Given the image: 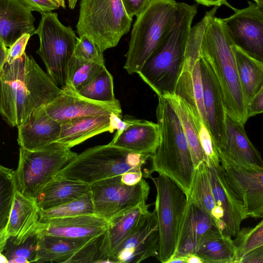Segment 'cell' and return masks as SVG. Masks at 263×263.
Segmentation results:
<instances>
[{"mask_svg": "<svg viewBox=\"0 0 263 263\" xmlns=\"http://www.w3.org/2000/svg\"><path fill=\"white\" fill-rule=\"evenodd\" d=\"M61 89L30 55L24 53L0 70V114L18 126L35 109L54 100Z\"/></svg>", "mask_w": 263, "mask_h": 263, "instance_id": "obj_1", "label": "cell"}, {"mask_svg": "<svg viewBox=\"0 0 263 263\" xmlns=\"http://www.w3.org/2000/svg\"><path fill=\"white\" fill-rule=\"evenodd\" d=\"M158 97L156 117L160 140L151 160L149 178L155 172L166 176L182 190L187 201L195 169L177 115L163 96Z\"/></svg>", "mask_w": 263, "mask_h": 263, "instance_id": "obj_2", "label": "cell"}, {"mask_svg": "<svg viewBox=\"0 0 263 263\" xmlns=\"http://www.w3.org/2000/svg\"><path fill=\"white\" fill-rule=\"evenodd\" d=\"M197 7V4L177 3L176 22L173 29L138 73L158 97L175 91Z\"/></svg>", "mask_w": 263, "mask_h": 263, "instance_id": "obj_3", "label": "cell"}, {"mask_svg": "<svg viewBox=\"0 0 263 263\" xmlns=\"http://www.w3.org/2000/svg\"><path fill=\"white\" fill-rule=\"evenodd\" d=\"M234 45L213 14L203 32L200 55L211 66L222 92L226 114L245 125L248 120L237 71Z\"/></svg>", "mask_w": 263, "mask_h": 263, "instance_id": "obj_4", "label": "cell"}, {"mask_svg": "<svg viewBox=\"0 0 263 263\" xmlns=\"http://www.w3.org/2000/svg\"><path fill=\"white\" fill-rule=\"evenodd\" d=\"M153 156L133 152L110 143L86 149L78 154L55 175L90 184L129 171L141 172L149 178L144 167Z\"/></svg>", "mask_w": 263, "mask_h": 263, "instance_id": "obj_5", "label": "cell"}, {"mask_svg": "<svg viewBox=\"0 0 263 263\" xmlns=\"http://www.w3.org/2000/svg\"><path fill=\"white\" fill-rule=\"evenodd\" d=\"M175 0H151L138 15L131 31L124 68L138 73L173 29L177 16Z\"/></svg>", "mask_w": 263, "mask_h": 263, "instance_id": "obj_6", "label": "cell"}, {"mask_svg": "<svg viewBox=\"0 0 263 263\" xmlns=\"http://www.w3.org/2000/svg\"><path fill=\"white\" fill-rule=\"evenodd\" d=\"M132 21L121 0H81L77 33L91 38L104 52L118 44Z\"/></svg>", "mask_w": 263, "mask_h": 263, "instance_id": "obj_7", "label": "cell"}, {"mask_svg": "<svg viewBox=\"0 0 263 263\" xmlns=\"http://www.w3.org/2000/svg\"><path fill=\"white\" fill-rule=\"evenodd\" d=\"M77 155L71 148L57 142L34 150L20 147L18 166L15 171L17 191L35 199L42 188Z\"/></svg>", "mask_w": 263, "mask_h": 263, "instance_id": "obj_8", "label": "cell"}, {"mask_svg": "<svg viewBox=\"0 0 263 263\" xmlns=\"http://www.w3.org/2000/svg\"><path fill=\"white\" fill-rule=\"evenodd\" d=\"M41 14L35 32L40 40L36 53L44 62L47 73L62 89L66 86L68 67L78 37L70 26L61 23L57 13L50 11Z\"/></svg>", "mask_w": 263, "mask_h": 263, "instance_id": "obj_9", "label": "cell"}, {"mask_svg": "<svg viewBox=\"0 0 263 263\" xmlns=\"http://www.w3.org/2000/svg\"><path fill=\"white\" fill-rule=\"evenodd\" d=\"M156 189L155 211L159 236L157 258L162 263L173 255L177 245L179 227L187 200L182 190L170 178L159 174L149 177Z\"/></svg>", "mask_w": 263, "mask_h": 263, "instance_id": "obj_10", "label": "cell"}, {"mask_svg": "<svg viewBox=\"0 0 263 263\" xmlns=\"http://www.w3.org/2000/svg\"><path fill=\"white\" fill-rule=\"evenodd\" d=\"M106 231L99 236L88 238L36 234V262H108Z\"/></svg>", "mask_w": 263, "mask_h": 263, "instance_id": "obj_11", "label": "cell"}, {"mask_svg": "<svg viewBox=\"0 0 263 263\" xmlns=\"http://www.w3.org/2000/svg\"><path fill=\"white\" fill-rule=\"evenodd\" d=\"M89 186L94 214L108 222L146 202L150 191V186L144 178L138 183L129 185L122 182L121 175L99 180Z\"/></svg>", "mask_w": 263, "mask_h": 263, "instance_id": "obj_12", "label": "cell"}, {"mask_svg": "<svg viewBox=\"0 0 263 263\" xmlns=\"http://www.w3.org/2000/svg\"><path fill=\"white\" fill-rule=\"evenodd\" d=\"M225 18H218L224 30L239 48L263 61V9L254 3Z\"/></svg>", "mask_w": 263, "mask_h": 263, "instance_id": "obj_13", "label": "cell"}, {"mask_svg": "<svg viewBox=\"0 0 263 263\" xmlns=\"http://www.w3.org/2000/svg\"><path fill=\"white\" fill-rule=\"evenodd\" d=\"M229 187L248 217H263V167L246 166L219 156Z\"/></svg>", "mask_w": 263, "mask_h": 263, "instance_id": "obj_14", "label": "cell"}, {"mask_svg": "<svg viewBox=\"0 0 263 263\" xmlns=\"http://www.w3.org/2000/svg\"><path fill=\"white\" fill-rule=\"evenodd\" d=\"M159 236L155 210L142 214L128 236L115 250L109 262L138 263L151 257H157Z\"/></svg>", "mask_w": 263, "mask_h": 263, "instance_id": "obj_15", "label": "cell"}, {"mask_svg": "<svg viewBox=\"0 0 263 263\" xmlns=\"http://www.w3.org/2000/svg\"><path fill=\"white\" fill-rule=\"evenodd\" d=\"M44 108L51 117L61 123L78 118L112 114L122 117V112L118 100L111 102L94 101L68 86L61 89L59 95Z\"/></svg>", "mask_w": 263, "mask_h": 263, "instance_id": "obj_16", "label": "cell"}, {"mask_svg": "<svg viewBox=\"0 0 263 263\" xmlns=\"http://www.w3.org/2000/svg\"><path fill=\"white\" fill-rule=\"evenodd\" d=\"M217 150L219 156L237 164L263 167L261 155L250 140L244 126L226 112L223 132Z\"/></svg>", "mask_w": 263, "mask_h": 263, "instance_id": "obj_17", "label": "cell"}, {"mask_svg": "<svg viewBox=\"0 0 263 263\" xmlns=\"http://www.w3.org/2000/svg\"><path fill=\"white\" fill-rule=\"evenodd\" d=\"M108 222L95 214L40 219L35 232L72 238H93L103 234Z\"/></svg>", "mask_w": 263, "mask_h": 263, "instance_id": "obj_18", "label": "cell"}, {"mask_svg": "<svg viewBox=\"0 0 263 263\" xmlns=\"http://www.w3.org/2000/svg\"><path fill=\"white\" fill-rule=\"evenodd\" d=\"M17 127L20 147L34 150L56 142L61 124L51 117L43 106L34 110Z\"/></svg>", "mask_w": 263, "mask_h": 263, "instance_id": "obj_19", "label": "cell"}, {"mask_svg": "<svg viewBox=\"0 0 263 263\" xmlns=\"http://www.w3.org/2000/svg\"><path fill=\"white\" fill-rule=\"evenodd\" d=\"M199 64L208 129L217 148L223 132L226 114L223 97L211 66L201 55Z\"/></svg>", "mask_w": 263, "mask_h": 263, "instance_id": "obj_20", "label": "cell"}, {"mask_svg": "<svg viewBox=\"0 0 263 263\" xmlns=\"http://www.w3.org/2000/svg\"><path fill=\"white\" fill-rule=\"evenodd\" d=\"M212 192L216 204L223 211V233L235 237L242 221L248 217L242 204L236 198L228 185L221 164L209 167Z\"/></svg>", "mask_w": 263, "mask_h": 263, "instance_id": "obj_21", "label": "cell"}, {"mask_svg": "<svg viewBox=\"0 0 263 263\" xmlns=\"http://www.w3.org/2000/svg\"><path fill=\"white\" fill-rule=\"evenodd\" d=\"M213 228L216 227L210 216L196 205L187 201L179 227L176 249L172 256L196 254L203 237Z\"/></svg>", "mask_w": 263, "mask_h": 263, "instance_id": "obj_22", "label": "cell"}, {"mask_svg": "<svg viewBox=\"0 0 263 263\" xmlns=\"http://www.w3.org/2000/svg\"><path fill=\"white\" fill-rule=\"evenodd\" d=\"M31 12L21 0H0V39L7 48L24 34H35Z\"/></svg>", "mask_w": 263, "mask_h": 263, "instance_id": "obj_23", "label": "cell"}, {"mask_svg": "<svg viewBox=\"0 0 263 263\" xmlns=\"http://www.w3.org/2000/svg\"><path fill=\"white\" fill-rule=\"evenodd\" d=\"M129 126L110 144L126 150L153 156L160 140L157 123L128 117Z\"/></svg>", "mask_w": 263, "mask_h": 263, "instance_id": "obj_24", "label": "cell"}, {"mask_svg": "<svg viewBox=\"0 0 263 263\" xmlns=\"http://www.w3.org/2000/svg\"><path fill=\"white\" fill-rule=\"evenodd\" d=\"M40 209L34 199L16 191L8 221L7 235L20 243L35 232L39 221Z\"/></svg>", "mask_w": 263, "mask_h": 263, "instance_id": "obj_25", "label": "cell"}, {"mask_svg": "<svg viewBox=\"0 0 263 263\" xmlns=\"http://www.w3.org/2000/svg\"><path fill=\"white\" fill-rule=\"evenodd\" d=\"M110 116H87L63 122L57 142L71 148L104 132L112 133Z\"/></svg>", "mask_w": 263, "mask_h": 263, "instance_id": "obj_26", "label": "cell"}, {"mask_svg": "<svg viewBox=\"0 0 263 263\" xmlns=\"http://www.w3.org/2000/svg\"><path fill=\"white\" fill-rule=\"evenodd\" d=\"M90 192L89 184L54 176L35 198L40 210H46L74 200Z\"/></svg>", "mask_w": 263, "mask_h": 263, "instance_id": "obj_27", "label": "cell"}, {"mask_svg": "<svg viewBox=\"0 0 263 263\" xmlns=\"http://www.w3.org/2000/svg\"><path fill=\"white\" fill-rule=\"evenodd\" d=\"M205 212L211 218L214 226L223 232V211L216 204L212 192L210 170L205 162L195 171L190 197L188 199Z\"/></svg>", "mask_w": 263, "mask_h": 263, "instance_id": "obj_28", "label": "cell"}, {"mask_svg": "<svg viewBox=\"0 0 263 263\" xmlns=\"http://www.w3.org/2000/svg\"><path fill=\"white\" fill-rule=\"evenodd\" d=\"M163 96L168 102L178 118L194 168L196 169L201 163L205 162V156L199 139L197 124V121L201 120L196 118L190 105L176 93H166Z\"/></svg>", "mask_w": 263, "mask_h": 263, "instance_id": "obj_29", "label": "cell"}, {"mask_svg": "<svg viewBox=\"0 0 263 263\" xmlns=\"http://www.w3.org/2000/svg\"><path fill=\"white\" fill-rule=\"evenodd\" d=\"M237 71L246 107L263 87V62L234 45Z\"/></svg>", "mask_w": 263, "mask_h": 263, "instance_id": "obj_30", "label": "cell"}, {"mask_svg": "<svg viewBox=\"0 0 263 263\" xmlns=\"http://www.w3.org/2000/svg\"><path fill=\"white\" fill-rule=\"evenodd\" d=\"M216 228L203 237L196 254L203 263H234L235 250L233 239Z\"/></svg>", "mask_w": 263, "mask_h": 263, "instance_id": "obj_31", "label": "cell"}, {"mask_svg": "<svg viewBox=\"0 0 263 263\" xmlns=\"http://www.w3.org/2000/svg\"><path fill=\"white\" fill-rule=\"evenodd\" d=\"M148 207L146 202L141 203L108 222L106 242L108 262L112 252L131 233L142 214L148 211Z\"/></svg>", "mask_w": 263, "mask_h": 263, "instance_id": "obj_32", "label": "cell"}, {"mask_svg": "<svg viewBox=\"0 0 263 263\" xmlns=\"http://www.w3.org/2000/svg\"><path fill=\"white\" fill-rule=\"evenodd\" d=\"M17 191L15 171L0 164V254L8 238L7 229Z\"/></svg>", "mask_w": 263, "mask_h": 263, "instance_id": "obj_33", "label": "cell"}, {"mask_svg": "<svg viewBox=\"0 0 263 263\" xmlns=\"http://www.w3.org/2000/svg\"><path fill=\"white\" fill-rule=\"evenodd\" d=\"M106 68L105 63L80 59L74 55L67 70L66 86L78 91Z\"/></svg>", "mask_w": 263, "mask_h": 263, "instance_id": "obj_34", "label": "cell"}, {"mask_svg": "<svg viewBox=\"0 0 263 263\" xmlns=\"http://www.w3.org/2000/svg\"><path fill=\"white\" fill-rule=\"evenodd\" d=\"M94 214L90 191L61 205L46 210H40V219Z\"/></svg>", "mask_w": 263, "mask_h": 263, "instance_id": "obj_35", "label": "cell"}, {"mask_svg": "<svg viewBox=\"0 0 263 263\" xmlns=\"http://www.w3.org/2000/svg\"><path fill=\"white\" fill-rule=\"evenodd\" d=\"M77 91L82 96L96 101L111 102L117 100L114 95L112 76L106 68Z\"/></svg>", "mask_w": 263, "mask_h": 263, "instance_id": "obj_36", "label": "cell"}, {"mask_svg": "<svg viewBox=\"0 0 263 263\" xmlns=\"http://www.w3.org/2000/svg\"><path fill=\"white\" fill-rule=\"evenodd\" d=\"M233 239L235 250L234 263L250 252L263 246V220L253 227L240 228Z\"/></svg>", "mask_w": 263, "mask_h": 263, "instance_id": "obj_37", "label": "cell"}, {"mask_svg": "<svg viewBox=\"0 0 263 263\" xmlns=\"http://www.w3.org/2000/svg\"><path fill=\"white\" fill-rule=\"evenodd\" d=\"M37 251V236L34 232L20 243L8 238L2 254L9 263L36 262Z\"/></svg>", "mask_w": 263, "mask_h": 263, "instance_id": "obj_38", "label": "cell"}, {"mask_svg": "<svg viewBox=\"0 0 263 263\" xmlns=\"http://www.w3.org/2000/svg\"><path fill=\"white\" fill-rule=\"evenodd\" d=\"M74 56L84 60L105 63L103 52L93 40L85 35L78 39Z\"/></svg>", "mask_w": 263, "mask_h": 263, "instance_id": "obj_39", "label": "cell"}, {"mask_svg": "<svg viewBox=\"0 0 263 263\" xmlns=\"http://www.w3.org/2000/svg\"><path fill=\"white\" fill-rule=\"evenodd\" d=\"M200 143L208 167L220 165L218 151L208 128L202 122L197 123Z\"/></svg>", "mask_w": 263, "mask_h": 263, "instance_id": "obj_40", "label": "cell"}, {"mask_svg": "<svg viewBox=\"0 0 263 263\" xmlns=\"http://www.w3.org/2000/svg\"><path fill=\"white\" fill-rule=\"evenodd\" d=\"M30 36L29 34H24L8 48L6 62L10 64L25 53L26 47Z\"/></svg>", "mask_w": 263, "mask_h": 263, "instance_id": "obj_41", "label": "cell"}, {"mask_svg": "<svg viewBox=\"0 0 263 263\" xmlns=\"http://www.w3.org/2000/svg\"><path fill=\"white\" fill-rule=\"evenodd\" d=\"M31 11L41 14L58 9L61 6L57 0H21Z\"/></svg>", "mask_w": 263, "mask_h": 263, "instance_id": "obj_42", "label": "cell"}, {"mask_svg": "<svg viewBox=\"0 0 263 263\" xmlns=\"http://www.w3.org/2000/svg\"><path fill=\"white\" fill-rule=\"evenodd\" d=\"M263 112V87L251 98L247 106L248 119Z\"/></svg>", "mask_w": 263, "mask_h": 263, "instance_id": "obj_43", "label": "cell"}, {"mask_svg": "<svg viewBox=\"0 0 263 263\" xmlns=\"http://www.w3.org/2000/svg\"><path fill=\"white\" fill-rule=\"evenodd\" d=\"M151 0H121L128 15L133 18L137 16L146 8Z\"/></svg>", "mask_w": 263, "mask_h": 263, "instance_id": "obj_44", "label": "cell"}, {"mask_svg": "<svg viewBox=\"0 0 263 263\" xmlns=\"http://www.w3.org/2000/svg\"><path fill=\"white\" fill-rule=\"evenodd\" d=\"M239 263H263V246L246 254Z\"/></svg>", "mask_w": 263, "mask_h": 263, "instance_id": "obj_45", "label": "cell"}, {"mask_svg": "<svg viewBox=\"0 0 263 263\" xmlns=\"http://www.w3.org/2000/svg\"><path fill=\"white\" fill-rule=\"evenodd\" d=\"M143 178L144 174L141 172L129 171L121 175L122 182L129 185L138 183Z\"/></svg>", "mask_w": 263, "mask_h": 263, "instance_id": "obj_46", "label": "cell"}, {"mask_svg": "<svg viewBox=\"0 0 263 263\" xmlns=\"http://www.w3.org/2000/svg\"><path fill=\"white\" fill-rule=\"evenodd\" d=\"M197 4L202 5L206 6H217L220 7L224 5L231 8L233 10L235 9L232 7L227 2V0H194Z\"/></svg>", "mask_w": 263, "mask_h": 263, "instance_id": "obj_47", "label": "cell"}, {"mask_svg": "<svg viewBox=\"0 0 263 263\" xmlns=\"http://www.w3.org/2000/svg\"><path fill=\"white\" fill-rule=\"evenodd\" d=\"M8 48L0 39V70L6 62Z\"/></svg>", "mask_w": 263, "mask_h": 263, "instance_id": "obj_48", "label": "cell"}, {"mask_svg": "<svg viewBox=\"0 0 263 263\" xmlns=\"http://www.w3.org/2000/svg\"><path fill=\"white\" fill-rule=\"evenodd\" d=\"M185 257L186 263H203L202 259L196 254H189Z\"/></svg>", "mask_w": 263, "mask_h": 263, "instance_id": "obj_49", "label": "cell"}, {"mask_svg": "<svg viewBox=\"0 0 263 263\" xmlns=\"http://www.w3.org/2000/svg\"><path fill=\"white\" fill-rule=\"evenodd\" d=\"M186 263L185 256H172L167 261V263Z\"/></svg>", "mask_w": 263, "mask_h": 263, "instance_id": "obj_50", "label": "cell"}, {"mask_svg": "<svg viewBox=\"0 0 263 263\" xmlns=\"http://www.w3.org/2000/svg\"><path fill=\"white\" fill-rule=\"evenodd\" d=\"M68 7L70 9H73L76 5L78 0H68Z\"/></svg>", "mask_w": 263, "mask_h": 263, "instance_id": "obj_51", "label": "cell"}, {"mask_svg": "<svg viewBox=\"0 0 263 263\" xmlns=\"http://www.w3.org/2000/svg\"><path fill=\"white\" fill-rule=\"evenodd\" d=\"M257 6L263 9V0H253Z\"/></svg>", "mask_w": 263, "mask_h": 263, "instance_id": "obj_52", "label": "cell"}, {"mask_svg": "<svg viewBox=\"0 0 263 263\" xmlns=\"http://www.w3.org/2000/svg\"><path fill=\"white\" fill-rule=\"evenodd\" d=\"M57 1L60 3L61 7H62L63 8H65L66 5H65V0H57Z\"/></svg>", "mask_w": 263, "mask_h": 263, "instance_id": "obj_53", "label": "cell"}]
</instances>
